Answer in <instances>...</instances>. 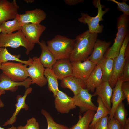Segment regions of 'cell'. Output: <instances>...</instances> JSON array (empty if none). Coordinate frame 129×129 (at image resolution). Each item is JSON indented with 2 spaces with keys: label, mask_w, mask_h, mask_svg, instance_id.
I'll return each instance as SVG.
<instances>
[{
  "label": "cell",
  "mask_w": 129,
  "mask_h": 129,
  "mask_svg": "<svg viewBox=\"0 0 129 129\" xmlns=\"http://www.w3.org/2000/svg\"><path fill=\"white\" fill-rule=\"evenodd\" d=\"M46 27L44 25L31 23L26 24L22 27L21 30L26 39L34 44L40 41V38Z\"/></svg>",
  "instance_id": "11"
},
{
  "label": "cell",
  "mask_w": 129,
  "mask_h": 129,
  "mask_svg": "<svg viewBox=\"0 0 129 129\" xmlns=\"http://www.w3.org/2000/svg\"><path fill=\"white\" fill-rule=\"evenodd\" d=\"M32 84V80L30 77L24 81L16 82L12 80L2 73L0 74V92L5 91L15 92L19 86H24L27 89L30 87Z\"/></svg>",
  "instance_id": "15"
},
{
  "label": "cell",
  "mask_w": 129,
  "mask_h": 129,
  "mask_svg": "<svg viewBox=\"0 0 129 129\" xmlns=\"http://www.w3.org/2000/svg\"><path fill=\"white\" fill-rule=\"evenodd\" d=\"M45 12L40 8L26 11L23 14H18L16 17L19 22L22 26L28 23L39 24L46 18Z\"/></svg>",
  "instance_id": "13"
},
{
  "label": "cell",
  "mask_w": 129,
  "mask_h": 129,
  "mask_svg": "<svg viewBox=\"0 0 129 129\" xmlns=\"http://www.w3.org/2000/svg\"><path fill=\"white\" fill-rule=\"evenodd\" d=\"M125 61L122 74L118 80L123 82L129 81V50H128L125 51Z\"/></svg>",
  "instance_id": "32"
},
{
  "label": "cell",
  "mask_w": 129,
  "mask_h": 129,
  "mask_svg": "<svg viewBox=\"0 0 129 129\" xmlns=\"http://www.w3.org/2000/svg\"><path fill=\"white\" fill-rule=\"evenodd\" d=\"M95 89V91L92 94L93 96L97 95L101 98L105 106L110 111L113 89L108 81L102 82Z\"/></svg>",
  "instance_id": "17"
},
{
  "label": "cell",
  "mask_w": 129,
  "mask_h": 129,
  "mask_svg": "<svg viewBox=\"0 0 129 129\" xmlns=\"http://www.w3.org/2000/svg\"><path fill=\"white\" fill-rule=\"evenodd\" d=\"M17 129H25L24 126H19L17 128Z\"/></svg>",
  "instance_id": "43"
},
{
  "label": "cell",
  "mask_w": 129,
  "mask_h": 129,
  "mask_svg": "<svg viewBox=\"0 0 129 129\" xmlns=\"http://www.w3.org/2000/svg\"><path fill=\"white\" fill-rule=\"evenodd\" d=\"M24 126L25 129H40L39 123L34 117L28 120L26 125Z\"/></svg>",
  "instance_id": "35"
},
{
  "label": "cell",
  "mask_w": 129,
  "mask_h": 129,
  "mask_svg": "<svg viewBox=\"0 0 129 129\" xmlns=\"http://www.w3.org/2000/svg\"><path fill=\"white\" fill-rule=\"evenodd\" d=\"M128 112L126 109L124 104L121 102L115 110L113 118L123 127L127 120Z\"/></svg>",
  "instance_id": "30"
},
{
  "label": "cell",
  "mask_w": 129,
  "mask_h": 129,
  "mask_svg": "<svg viewBox=\"0 0 129 129\" xmlns=\"http://www.w3.org/2000/svg\"><path fill=\"white\" fill-rule=\"evenodd\" d=\"M102 74L100 67L96 65L86 82L87 89L91 92L102 82Z\"/></svg>",
  "instance_id": "23"
},
{
  "label": "cell",
  "mask_w": 129,
  "mask_h": 129,
  "mask_svg": "<svg viewBox=\"0 0 129 129\" xmlns=\"http://www.w3.org/2000/svg\"><path fill=\"white\" fill-rule=\"evenodd\" d=\"M122 82V81L118 80L115 86L113 88V94L111 99L112 106L110 113L108 116V120L113 118L116 108L123 100L126 98L121 89Z\"/></svg>",
  "instance_id": "21"
},
{
  "label": "cell",
  "mask_w": 129,
  "mask_h": 129,
  "mask_svg": "<svg viewBox=\"0 0 129 129\" xmlns=\"http://www.w3.org/2000/svg\"><path fill=\"white\" fill-rule=\"evenodd\" d=\"M97 102L98 106L96 112L95 113L92 121L90 124V127H92L99 119L109 115L110 113V111L105 106L101 98L98 96H97Z\"/></svg>",
  "instance_id": "29"
},
{
  "label": "cell",
  "mask_w": 129,
  "mask_h": 129,
  "mask_svg": "<svg viewBox=\"0 0 129 129\" xmlns=\"http://www.w3.org/2000/svg\"><path fill=\"white\" fill-rule=\"evenodd\" d=\"M32 90V88H28L26 89L23 96L21 95L17 96L16 98L17 103L15 105L16 107L15 111L11 117L4 123L3 125V126L10 124L12 125L15 123L16 120L17 115L21 109H24L26 111L28 109L29 106L27 104H26L25 100L27 95L31 93Z\"/></svg>",
  "instance_id": "19"
},
{
  "label": "cell",
  "mask_w": 129,
  "mask_h": 129,
  "mask_svg": "<svg viewBox=\"0 0 129 129\" xmlns=\"http://www.w3.org/2000/svg\"><path fill=\"white\" fill-rule=\"evenodd\" d=\"M111 41L106 42L97 39L91 54L87 59L97 64L104 57L106 51L111 44Z\"/></svg>",
  "instance_id": "18"
},
{
  "label": "cell",
  "mask_w": 129,
  "mask_h": 129,
  "mask_svg": "<svg viewBox=\"0 0 129 129\" xmlns=\"http://www.w3.org/2000/svg\"><path fill=\"white\" fill-rule=\"evenodd\" d=\"M93 96L87 89H82L78 94L72 97L75 105L79 107L80 112L83 113L89 110L97 111V107L92 101Z\"/></svg>",
  "instance_id": "9"
},
{
  "label": "cell",
  "mask_w": 129,
  "mask_h": 129,
  "mask_svg": "<svg viewBox=\"0 0 129 129\" xmlns=\"http://www.w3.org/2000/svg\"><path fill=\"white\" fill-rule=\"evenodd\" d=\"M64 2L66 4L70 5H73L80 3L83 2L84 0H64Z\"/></svg>",
  "instance_id": "38"
},
{
  "label": "cell",
  "mask_w": 129,
  "mask_h": 129,
  "mask_svg": "<svg viewBox=\"0 0 129 129\" xmlns=\"http://www.w3.org/2000/svg\"><path fill=\"white\" fill-rule=\"evenodd\" d=\"M24 1L27 3H33L34 1V0H24Z\"/></svg>",
  "instance_id": "42"
},
{
  "label": "cell",
  "mask_w": 129,
  "mask_h": 129,
  "mask_svg": "<svg viewBox=\"0 0 129 129\" xmlns=\"http://www.w3.org/2000/svg\"><path fill=\"white\" fill-rule=\"evenodd\" d=\"M27 66L20 62H8L1 64V69L3 73L12 80L21 82L29 77Z\"/></svg>",
  "instance_id": "6"
},
{
  "label": "cell",
  "mask_w": 129,
  "mask_h": 129,
  "mask_svg": "<svg viewBox=\"0 0 129 129\" xmlns=\"http://www.w3.org/2000/svg\"><path fill=\"white\" fill-rule=\"evenodd\" d=\"M22 26L16 18L12 20L3 22L0 23L1 33L4 34L12 33L14 31L21 30Z\"/></svg>",
  "instance_id": "28"
},
{
  "label": "cell",
  "mask_w": 129,
  "mask_h": 129,
  "mask_svg": "<svg viewBox=\"0 0 129 129\" xmlns=\"http://www.w3.org/2000/svg\"><path fill=\"white\" fill-rule=\"evenodd\" d=\"M113 59L104 57L97 65H99L102 74V82L108 81L112 73Z\"/></svg>",
  "instance_id": "26"
},
{
  "label": "cell",
  "mask_w": 129,
  "mask_h": 129,
  "mask_svg": "<svg viewBox=\"0 0 129 129\" xmlns=\"http://www.w3.org/2000/svg\"><path fill=\"white\" fill-rule=\"evenodd\" d=\"M20 55H13L10 53L6 48H0V62L4 63L10 61H14L19 62L29 66L32 63V58H30L27 60H23L20 59Z\"/></svg>",
  "instance_id": "24"
},
{
  "label": "cell",
  "mask_w": 129,
  "mask_h": 129,
  "mask_svg": "<svg viewBox=\"0 0 129 129\" xmlns=\"http://www.w3.org/2000/svg\"><path fill=\"white\" fill-rule=\"evenodd\" d=\"M1 33V29L0 28V34Z\"/></svg>",
  "instance_id": "47"
},
{
  "label": "cell",
  "mask_w": 129,
  "mask_h": 129,
  "mask_svg": "<svg viewBox=\"0 0 129 129\" xmlns=\"http://www.w3.org/2000/svg\"><path fill=\"white\" fill-rule=\"evenodd\" d=\"M114 2L117 5V9L123 12V14L129 15V6L126 3L128 0H123L122 2H118L115 0H108Z\"/></svg>",
  "instance_id": "33"
},
{
  "label": "cell",
  "mask_w": 129,
  "mask_h": 129,
  "mask_svg": "<svg viewBox=\"0 0 129 129\" xmlns=\"http://www.w3.org/2000/svg\"><path fill=\"white\" fill-rule=\"evenodd\" d=\"M44 75L47 81L48 90L55 97L59 90L58 78L52 69L45 68Z\"/></svg>",
  "instance_id": "27"
},
{
  "label": "cell",
  "mask_w": 129,
  "mask_h": 129,
  "mask_svg": "<svg viewBox=\"0 0 129 129\" xmlns=\"http://www.w3.org/2000/svg\"><path fill=\"white\" fill-rule=\"evenodd\" d=\"M5 91L0 92V108H3L4 106V103L0 99V97L1 95L5 94Z\"/></svg>",
  "instance_id": "39"
},
{
  "label": "cell",
  "mask_w": 129,
  "mask_h": 129,
  "mask_svg": "<svg viewBox=\"0 0 129 129\" xmlns=\"http://www.w3.org/2000/svg\"><path fill=\"white\" fill-rule=\"evenodd\" d=\"M98 34L90 33L87 30L77 35L75 43L69 59L71 62L83 61L92 54Z\"/></svg>",
  "instance_id": "1"
},
{
  "label": "cell",
  "mask_w": 129,
  "mask_h": 129,
  "mask_svg": "<svg viewBox=\"0 0 129 129\" xmlns=\"http://www.w3.org/2000/svg\"><path fill=\"white\" fill-rule=\"evenodd\" d=\"M108 115L99 119L92 128L93 129H108Z\"/></svg>",
  "instance_id": "34"
},
{
  "label": "cell",
  "mask_w": 129,
  "mask_h": 129,
  "mask_svg": "<svg viewBox=\"0 0 129 129\" xmlns=\"http://www.w3.org/2000/svg\"><path fill=\"white\" fill-rule=\"evenodd\" d=\"M129 16L121 15L117 19L118 31L114 43L106 51L104 55L105 58L114 59L118 56L125 37L129 33Z\"/></svg>",
  "instance_id": "3"
},
{
  "label": "cell",
  "mask_w": 129,
  "mask_h": 129,
  "mask_svg": "<svg viewBox=\"0 0 129 129\" xmlns=\"http://www.w3.org/2000/svg\"><path fill=\"white\" fill-rule=\"evenodd\" d=\"M95 113L94 111L89 110L85 112L82 116L79 115L77 123L70 129H88Z\"/></svg>",
  "instance_id": "25"
},
{
  "label": "cell",
  "mask_w": 129,
  "mask_h": 129,
  "mask_svg": "<svg viewBox=\"0 0 129 129\" xmlns=\"http://www.w3.org/2000/svg\"><path fill=\"white\" fill-rule=\"evenodd\" d=\"M120 129H124L123 127L122 126Z\"/></svg>",
  "instance_id": "46"
},
{
  "label": "cell",
  "mask_w": 129,
  "mask_h": 129,
  "mask_svg": "<svg viewBox=\"0 0 129 129\" xmlns=\"http://www.w3.org/2000/svg\"><path fill=\"white\" fill-rule=\"evenodd\" d=\"M122 126L113 118L108 120V129H120Z\"/></svg>",
  "instance_id": "37"
},
{
  "label": "cell",
  "mask_w": 129,
  "mask_h": 129,
  "mask_svg": "<svg viewBox=\"0 0 129 129\" xmlns=\"http://www.w3.org/2000/svg\"><path fill=\"white\" fill-rule=\"evenodd\" d=\"M0 129H17V128L14 126H12L11 128L5 129L2 127L0 126Z\"/></svg>",
  "instance_id": "41"
},
{
  "label": "cell",
  "mask_w": 129,
  "mask_h": 129,
  "mask_svg": "<svg viewBox=\"0 0 129 129\" xmlns=\"http://www.w3.org/2000/svg\"><path fill=\"white\" fill-rule=\"evenodd\" d=\"M121 89L126 97L127 105H129V81L123 82L122 84Z\"/></svg>",
  "instance_id": "36"
},
{
  "label": "cell",
  "mask_w": 129,
  "mask_h": 129,
  "mask_svg": "<svg viewBox=\"0 0 129 129\" xmlns=\"http://www.w3.org/2000/svg\"><path fill=\"white\" fill-rule=\"evenodd\" d=\"M60 86L62 88H67L73 92L74 96L78 94L82 89H86V83L83 81L72 75L66 77L61 80Z\"/></svg>",
  "instance_id": "20"
},
{
  "label": "cell",
  "mask_w": 129,
  "mask_h": 129,
  "mask_svg": "<svg viewBox=\"0 0 129 129\" xmlns=\"http://www.w3.org/2000/svg\"><path fill=\"white\" fill-rule=\"evenodd\" d=\"M92 3L95 7L98 9V13L96 16L91 17L86 13H81V17L78 18V21L84 24H87L88 26V30L91 33L97 34L102 33L103 31L104 26L99 25L100 21L103 20V17L109 10V7L106 8L104 10L102 8L105 6L101 4L100 0H94Z\"/></svg>",
  "instance_id": "4"
},
{
  "label": "cell",
  "mask_w": 129,
  "mask_h": 129,
  "mask_svg": "<svg viewBox=\"0 0 129 129\" xmlns=\"http://www.w3.org/2000/svg\"><path fill=\"white\" fill-rule=\"evenodd\" d=\"M124 129H129V118H127L126 122L123 127Z\"/></svg>",
  "instance_id": "40"
},
{
  "label": "cell",
  "mask_w": 129,
  "mask_h": 129,
  "mask_svg": "<svg viewBox=\"0 0 129 129\" xmlns=\"http://www.w3.org/2000/svg\"><path fill=\"white\" fill-rule=\"evenodd\" d=\"M71 64L72 75L85 83L97 65L87 59L83 61L72 62Z\"/></svg>",
  "instance_id": "10"
},
{
  "label": "cell",
  "mask_w": 129,
  "mask_h": 129,
  "mask_svg": "<svg viewBox=\"0 0 129 129\" xmlns=\"http://www.w3.org/2000/svg\"><path fill=\"white\" fill-rule=\"evenodd\" d=\"M35 45L26 39L21 30L11 34H0V48H17L22 46L26 49L25 53L28 55L33 49Z\"/></svg>",
  "instance_id": "5"
},
{
  "label": "cell",
  "mask_w": 129,
  "mask_h": 129,
  "mask_svg": "<svg viewBox=\"0 0 129 129\" xmlns=\"http://www.w3.org/2000/svg\"><path fill=\"white\" fill-rule=\"evenodd\" d=\"M33 62L27 68L29 77L32 80V84H35L40 87L45 86L47 83L45 76L44 67L40 62L39 58L34 56Z\"/></svg>",
  "instance_id": "8"
},
{
  "label": "cell",
  "mask_w": 129,
  "mask_h": 129,
  "mask_svg": "<svg viewBox=\"0 0 129 129\" xmlns=\"http://www.w3.org/2000/svg\"><path fill=\"white\" fill-rule=\"evenodd\" d=\"M88 129H93L92 128L90 127H89Z\"/></svg>",
  "instance_id": "45"
},
{
  "label": "cell",
  "mask_w": 129,
  "mask_h": 129,
  "mask_svg": "<svg viewBox=\"0 0 129 129\" xmlns=\"http://www.w3.org/2000/svg\"><path fill=\"white\" fill-rule=\"evenodd\" d=\"M75 42V39L58 35L46 43L48 49L57 60L69 58Z\"/></svg>",
  "instance_id": "2"
},
{
  "label": "cell",
  "mask_w": 129,
  "mask_h": 129,
  "mask_svg": "<svg viewBox=\"0 0 129 129\" xmlns=\"http://www.w3.org/2000/svg\"><path fill=\"white\" fill-rule=\"evenodd\" d=\"M54 103L57 111L61 113H68L76 108L73 97L59 90L55 97Z\"/></svg>",
  "instance_id": "12"
},
{
  "label": "cell",
  "mask_w": 129,
  "mask_h": 129,
  "mask_svg": "<svg viewBox=\"0 0 129 129\" xmlns=\"http://www.w3.org/2000/svg\"><path fill=\"white\" fill-rule=\"evenodd\" d=\"M38 44L41 49V54L39 58L40 62L46 68L52 69L57 60L48 49L45 41L42 40Z\"/></svg>",
  "instance_id": "22"
},
{
  "label": "cell",
  "mask_w": 129,
  "mask_h": 129,
  "mask_svg": "<svg viewBox=\"0 0 129 129\" xmlns=\"http://www.w3.org/2000/svg\"><path fill=\"white\" fill-rule=\"evenodd\" d=\"M52 69L58 80H61L64 78L72 75L71 62L69 58L57 60L53 66Z\"/></svg>",
  "instance_id": "16"
},
{
  "label": "cell",
  "mask_w": 129,
  "mask_h": 129,
  "mask_svg": "<svg viewBox=\"0 0 129 129\" xmlns=\"http://www.w3.org/2000/svg\"><path fill=\"white\" fill-rule=\"evenodd\" d=\"M41 113L45 117L48 127L47 129H70L65 125L57 123L54 120L50 114L46 110L42 109Z\"/></svg>",
  "instance_id": "31"
},
{
  "label": "cell",
  "mask_w": 129,
  "mask_h": 129,
  "mask_svg": "<svg viewBox=\"0 0 129 129\" xmlns=\"http://www.w3.org/2000/svg\"><path fill=\"white\" fill-rule=\"evenodd\" d=\"M1 63L0 62V69H1Z\"/></svg>",
  "instance_id": "44"
},
{
  "label": "cell",
  "mask_w": 129,
  "mask_h": 129,
  "mask_svg": "<svg viewBox=\"0 0 129 129\" xmlns=\"http://www.w3.org/2000/svg\"><path fill=\"white\" fill-rule=\"evenodd\" d=\"M129 41V33L125 37L118 55L113 59L112 73L108 81L112 89L114 87L118 79L122 75L125 61V50Z\"/></svg>",
  "instance_id": "7"
},
{
  "label": "cell",
  "mask_w": 129,
  "mask_h": 129,
  "mask_svg": "<svg viewBox=\"0 0 129 129\" xmlns=\"http://www.w3.org/2000/svg\"><path fill=\"white\" fill-rule=\"evenodd\" d=\"M19 8L15 0H0V23L16 18Z\"/></svg>",
  "instance_id": "14"
}]
</instances>
